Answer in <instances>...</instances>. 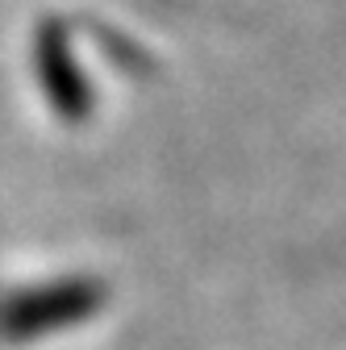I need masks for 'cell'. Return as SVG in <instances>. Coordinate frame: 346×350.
<instances>
[]
</instances>
